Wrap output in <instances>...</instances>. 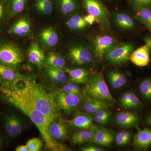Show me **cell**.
<instances>
[{"label":"cell","mask_w":151,"mask_h":151,"mask_svg":"<svg viewBox=\"0 0 151 151\" xmlns=\"http://www.w3.org/2000/svg\"><path fill=\"white\" fill-rule=\"evenodd\" d=\"M65 72L69 76L70 81L76 84H86L90 78V72L88 70L82 68L70 69L65 68Z\"/></svg>","instance_id":"18"},{"label":"cell","mask_w":151,"mask_h":151,"mask_svg":"<svg viewBox=\"0 0 151 151\" xmlns=\"http://www.w3.org/2000/svg\"><path fill=\"white\" fill-rule=\"evenodd\" d=\"M84 92L87 97L104 102L114 103L116 101L109 91L102 71L95 72L90 76Z\"/></svg>","instance_id":"4"},{"label":"cell","mask_w":151,"mask_h":151,"mask_svg":"<svg viewBox=\"0 0 151 151\" xmlns=\"http://www.w3.org/2000/svg\"><path fill=\"white\" fill-rule=\"evenodd\" d=\"M53 97L60 110H63L67 113H70L81 101L78 95L68 94L61 90L55 92Z\"/></svg>","instance_id":"10"},{"label":"cell","mask_w":151,"mask_h":151,"mask_svg":"<svg viewBox=\"0 0 151 151\" xmlns=\"http://www.w3.org/2000/svg\"><path fill=\"white\" fill-rule=\"evenodd\" d=\"M27 77L19 73L17 70L0 64V86L12 88L19 81Z\"/></svg>","instance_id":"11"},{"label":"cell","mask_w":151,"mask_h":151,"mask_svg":"<svg viewBox=\"0 0 151 151\" xmlns=\"http://www.w3.org/2000/svg\"><path fill=\"white\" fill-rule=\"evenodd\" d=\"M26 145L29 151H38L41 149L42 143L39 138H33L28 141Z\"/></svg>","instance_id":"36"},{"label":"cell","mask_w":151,"mask_h":151,"mask_svg":"<svg viewBox=\"0 0 151 151\" xmlns=\"http://www.w3.org/2000/svg\"><path fill=\"white\" fill-rule=\"evenodd\" d=\"M0 94L7 103L21 111L31 120L40 132L47 148L53 151L68 150L66 146L58 142L50 137L49 133L50 123L46 116L36 109L16 89L0 86Z\"/></svg>","instance_id":"1"},{"label":"cell","mask_w":151,"mask_h":151,"mask_svg":"<svg viewBox=\"0 0 151 151\" xmlns=\"http://www.w3.org/2000/svg\"><path fill=\"white\" fill-rule=\"evenodd\" d=\"M84 16L81 14L73 13L66 22L68 29L74 32H81L89 28L90 26L85 21Z\"/></svg>","instance_id":"19"},{"label":"cell","mask_w":151,"mask_h":151,"mask_svg":"<svg viewBox=\"0 0 151 151\" xmlns=\"http://www.w3.org/2000/svg\"><path fill=\"white\" fill-rule=\"evenodd\" d=\"M131 133L126 130H123L119 132L116 135L115 141L118 145L122 146H125L129 142L131 139Z\"/></svg>","instance_id":"33"},{"label":"cell","mask_w":151,"mask_h":151,"mask_svg":"<svg viewBox=\"0 0 151 151\" xmlns=\"http://www.w3.org/2000/svg\"><path fill=\"white\" fill-rule=\"evenodd\" d=\"M84 111L89 113H95L101 109L109 111L108 105L101 100L86 97L84 105Z\"/></svg>","instance_id":"25"},{"label":"cell","mask_w":151,"mask_h":151,"mask_svg":"<svg viewBox=\"0 0 151 151\" xmlns=\"http://www.w3.org/2000/svg\"><path fill=\"white\" fill-rule=\"evenodd\" d=\"M81 150L83 151H102L103 150L102 149L96 147V146L90 145L84 147L81 149Z\"/></svg>","instance_id":"45"},{"label":"cell","mask_w":151,"mask_h":151,"mask_svg":"<svg viewBox=\"0 0 151 151\" xmlns=\"http://www.w3.org/2000/svg\"><path fill=\"white\" fill-rule=\"evenodd\" d=\"M113 141V135L110 130L102 127L97 128L89 143H94L104 147H109Z\"/></svg>","instance_id":"16"},{"label":"cell","mask_w":151,"mask_h":151,"mask_svg":"<svg viewBox=\"0 0 151 151\" xmlns=\"http://www.w3.org/2000/svg\"><path fill=\"white\" fill-rule=\"evenodd\" d=\"M13 128L14 134L15 138L22 132L23 129V122L21 119L16 114L13 113Z\"/></svg>","instance_id":"35"},{"label":"cell","mask_w":151,"mask_h":151,"mask_svg":"<svg viewBox=\"0 0 151 151\" xmlns=\"http://www.w3.org/2000/svg\"><path fill=\"white\" fill-rule=\"evenodd\" d=\"M103 1H105L106 2L111 3L112 2L114 1L115 0H103Z\"/></svg>","instance_id":"49"},{"label":"cell","mask_w":151,"mask_h":151,"mask_svg":"<svg viewBox=\"0 0 151 151\" xmlns=\"http://www.w3.org/2000/svg\"><path fill=\"white\" fill-rule=\"evenodd\" d=\"M45 63L46 64L47 66L62 69L65 67V59L60 55L54 52H51L48 53L47 56L45 58Z\"/></svg>","instance_id":"28"},{"label":"cell","mask_w":151,"mask_h":151,"mask_svg":"<svg viewBox=\"0 0 151 151\" xmlns=\"http://www.w3.org/2000/svg\"><path fill=\"white\" fill-rule=\"evenodd\" d=\"M141 105V102L137 95L133 93L130 92L129 99L127 105V108H136Z\"/></svg>","instance_id":"38"},{"label":"cell","mask_w":151,"mask_h":151,"mask_svg":"<svg viewBox=\"0 0 151 151\" xmlns=\"http://www.w3.org/2000/svg\"><path fill=\"white\" fill-rule=\"evenodd\" d=\"M95 116L101 117V118H105V119H109L110 113L109 111L104 110V109H101L95 113Z\"/></svg>","instance_id":"41"},{"label":"cell","mask_w":151,"mask_h":151,"mask_svg":"<svg viewBox=\"0 0 151 151\" xmlns=\"http://www.w3.org/2000/svg\"><path fill=\"white\" fill-rule=\"evenodd\" d=\"M28 58L30 63L39 67L44 64L45 56L44 52L38 45L33 42L28 52Z\"/></svg>","instance_id":"20"},{"label":"cell","mask_w":151,"mask_h":151,"mask_svg":"<svg viewBox=\"0 0 151 151\" xmlns=\"http://www.w3.org/2000/svg\"><path fill=\"white\" fill-rule=\"evenodd\" d=\"M132 9L134 12L133 16L135 19L151 32V6Z\"/></svg>","instance_id":"21"},{"label":"cell","mask_w":151,"mask_h":151,"mask_svg":"<svg viewBox=\"0 0 151 151\" xmlns=\"http://www.w3.org/2000/svg\"><path fill=\"white\" fill-rule=\"evenodd\" d=\"M61 91L65 93L79 95L81 93V89L77 85L73 83H68L63 86Z\"/></svg>","instance_id":"37"},{"label":"cell","mask_w":151,"mask_h":151,"mask_svg":"<svg viewBox=\"0 0 151 151\" xmlns=\"http://www.w3.org/2000/svg\"><path fill=\"white\" fill-rule=\"evenodd\" d=\"M147 123L148 124L151 126V114L150 116H149L148 119H147Z\"/></svg>","instance_id":"48"},{"label":"cell","mask_w":151,"mask_h":151,"mask_svg":"<svg viewBox=\"0 0 151 151\" xmlns=\"http://www.w3.org/2000/svg\"><path fill=\"white\" fill-rule=\"evenodd\" d=\"M136 128L137 132L134 138L133 147L139 150H147L151 146V129L147 128L141 129L137 126Z\"/></svg>","instance_id":"12"},{"label":"cell","mask_w":151,"mask_h":151,"mask_svg":"<svg viewBox=\"0 0 151 151\" xmlns=\"http://www.w3.org/2000/svg\"><path fill=\"white\" fill-rule=\"evenodd\" d=\"M31 31V25L27 18H22L13 23L9 27L7 32L9 35L22 37L29 34Z\"/></svg>","instance_id":"14"},{"label":"cell","mask_w":151,"mask_h":151,"mask_svg":"<svg viewBox=\"0 0 151 151\" xmlns=\"http://www.w3.org/2000/svg\"><path fill=\"white\" fill-rule=\"evenodd\" d=\"M88 41L96 59L100 60L103 59L106 53L121 42L111 30L101 29L92 33L88 37Z\"/></svg>","instance_id":"3"},{"label":"cell","mask_w":151,"mask_h":151,"mask_svg":"<svg viewBox=\"0 0 151 151\" xmlns=\"http://www.w3.org/2000/svg\"><path fill=\"white\" fill-rule=\"evenodd\" d=\"M64 121L72 127L83 129H89L93 125V119L86 113H78L71 120Z\"/></svg>","instance_id":"22"},{"label":"cell","mask_w":151,"mask_h":151,"mask_svg":"<svg viewBox=\"0 0 151 151\" xmlns=\"http://www.w3.org/2000/svg\"><path fill=\"white\" fill-rule=\"evenodd\" d=\"M42 42L46 46L52 47L56 45L58 42V35L54 29L48 27L42 31L40 34Z\"/></svg>","instance_id":"24"},{"label":"cell","mask_w":151,"mask_h":151,"mask_svg":"<svg viewBox=\"0 0 151 151\" xmlns=\"http://www.w3.org/2000/svg\"><path fill=\"white\" fill-rule=\"evenodd\" d=\"M129 60L138 67H145L148 65L150 60V54L148 47L145 44L133 50Z\"/></svg>","instance_id":"13"},{"label":"cell","mask_w":151,"mask_h":151,"mask_svg":"<svg viewBox=\"0 0 151 151\" xmlns=\"http://www.w3.org/2000/svg\"><path fill=\"white\" fill-rule=\"evenodd\" d=\"M98 128L97 126L93 125L89 129L75 132L71 137V142L76 144L89 142Z\"/></svg>","instance_id":"23"},{"label":"cell","mask_w":151,"mask_h":151,"mask_svg":"<svg viewBox=\"0 0 151 151\" xmlns=\"http://www.w3.org/2000/svg\"><path fill=\"white\" fill-rule=\"evenodd\" d=\"M132 8L151 6V0H129Z\"/></svg>","instance_id":"39"},{"label":"cell","mask_w":151,"mask_h":151,"mask_svg":"<svg viewBox=\"0 0 151 151\" xmlns=\"http://www.w3.org/2000/svg\"><path fill=\"white\" fill-rule=\"evenodd\" d=\"M139 92L145 99L151 100V78H146L139 85Z\"/></svg>","instance_id":"32"},{"label":"cell","mask_w":151,"mask_h":151,"mask_svg":"<svg viewBox=\"0 0 151 151\" xmlns=\"http://www.w3.org/2000/svg\"><path fill=\"white\" fill-rule=\"evenodd\" d=\"M130 92H126L122 95L120 98V103L123 107L127 108L129 99Z\"/></svg>","instance_id":"40"},{"label":"cell","mask_w":151,"mask_h":151,"mask_svg":"<svg viewBox=\"0 0 151 151\" xmlns=\"http://www.w3.org/2000/svg\"><path fill=\"white\" fill-rule=\"evenodd\" d=\"M145 44L147 45L148 47L150 54V56H151V32H150V34L148 35L147 37L145 38Z\"/></svg>","instance_id":"46"},{"label":"cell","mask_w":151,"mask_h":151,"mask_svg":"<svg viewBox=\"0 0 151 151\" xmlns=\"http://www.w3.org/2000/svg\"><path fill=\"white\" fill-rule=\"evenodd\" d=\"M58 6L61 13L68 15L78 10L79 3L78 0H58Z\"/></svg>","instance_id":"26"},{"label":"cell","mask_w":151,"mask_h":151,"mask_svg":"<svg viewBox=\"0 0 151 151\" xmlns=\"http://www.w3.org/2000/svg\"><path fill=\"white\" fill-rule=\"evenodd\" d=\"M139 116L135 113L128 111H123L117 113L116 116V123L124 128L136 127L139 123Z\"/></svg>","instance_id":"17"},{"label":"cell","mask_w":151,"mask_h":151,"mask_svg":"<svg viewBox=\"0 0 151 151\" xmlns=\"http://www.w3.org/2000/svg\"><path fill=\"white\" fill-rule=\"evenodd\" d=\"M35 6L38 12L44 15H50L54 10L52 0H35Z\"/></svg>","instance_id":"29"},{"label":"cell","mask_w":151,"mask_h":151,"mask_svg":"<svg viewBox=\"0 0 151 151\" xmlns=\"http://www.w3.org/2000/svg\"><path fill=\"white\" fill-rule=\"evenodd\" d=\"M108 77L111 86L114 89L122 88L127 82V78L125 75L117 70L110 71L108 74Z\"/></svg>","instance_id":"27"},{"label":"cell","mask_w":151,"mask_h":151,"mask_svg":"<svg viewBox=\"0 0 151 151\" xmlns=\"http://www.w3.org/2000/svg\"><path fill=\"white\" fill-rule=\"evenodd\" d=\"M16 151H29L26 145L19 146L16 148Z\"/></svg>","instance_id":"47"},{"label":"cell","mask_w":151,"mask_h":151,"mask_svg":"<svg viewBox=\"0 0 151 151\" xmlns=\"http://www.w3.org/2000/svg\"><path fill=\"white\" fill-rule=\"evenodd\" d=\"M110 27L124 33H131L137 28V21L134 16L127 12L115 11L111 12Z\"/></svg>","instance_id":"8"},{"label":"cell","mask_w":151,"mask_h":151,"mask_svg":"<svg viewBox=\"0 0 151 151\" xmlns=\"http://www.w3.org/2000/svg\"><path fill=\"white\" fill-rule=\"evenodd\" d=\"M6 137H7L5 133L0 129V150H2L5 143Z\"/></svg>","instance_id":"44"},{"label":"cell","mask_w":151,"mask_h":151,"mask_svg":"<svg viewBox=\"0 0 151 151\" xmlns=\"http://www.w3.org/2000/svg\"><path fill=\"white\" fill-rule=\"evenodd\" d=\"M84 18L85 21L90 26H91L92 25L94 24L95 23H97V19L92 15L88 14L84 16Z\"/></svg>","instance_id":"42"},{"label":"cell","mask_w":151,"mask_h":151,"mask_svg":"<svg viewBox=\"0 0 151 151\" xmlns=\"http://www.w3.org/2000/svg\"><path fill=\"white\" fill-rule=\"evenodd\" d=\"M27 1V0H9L10 19L24 11Z\"/></svg>","instance_id":"31"},{"label":"cell","mask_w":151,"mask_h":151,"mask_svg":"<svg viewBox=\"0 0 151 151\" xmlns=\"http://www.w3.org/2000/svg\"><path fill=\"white\" fill-rule=\"evenodd\" d=\"M49 133L54 140L62 141L67 137L68 129L67 125L64 120H56L50 124Z\"/></svg>","instance_id":"15"},{"label":"cell","mask_w":151,"mask_h":151,"mask_svg":"<svg viewBox=\"0 0 151 151\" xmlns=\"http://www.w3.org/2000/svg\"><path fill=\"white\" fill-rule=\"evenodd\" d=\"M9 19V0H0V32Z\"/></svg>","instance_id":"30"},{"label":"cell","mask_w":151,"mask_h":151,"mask_svg":"<svg viewBox=\"0 0 151 151\" xmlns=\"http://www.w3.org/2000/svg\"><path fill=\"white\" fill-rule=\"evenodd\" d=\"M82 5L88 14L97 19L100 29L111 30L110 18L111 12L101 0H81Z\"/></svg>","instance_id":"6"},{"label":"cell","mask_w":151,"mask_h":151,"mask_svg":"<svg viewBox=\"0 0 151 151\" xmlns=\"http://www.w3.org/2000/svg\"><path fill=\"white\" fill-rule=\"evenodd\" d=\"M12 88L16 89L36 109L43 113L50 124L61 119L60 109L55 101L53 96L35 80L27 77L19 81Z\"/></svg>","instance_id":"2"},{"label":"cell","mask_w":151,"mask_h":151,"mask_svg":"<svg viewBox=\"0 0 151 151\" xmlns=\"http://www.w3.org/2000/svg\"><path fill=\"white\" fill-rule=\"evenodd\" d=\"M23 60L19 46L11 41L0 40V64L17 70Z\"/></svg>","instance_id":"5"},{"label":"cell","mask_w":151,"mask_h":151,"mask_svg":"<svg viewBox=\"0 0 151 151\" xmlns=\"http://www.w3.org/2000/svg\"><path fill=\"white\" fill-rule=\"evenodd\" d=\"M66 55L70 61L76 65H89L96 59L89 43L72 44L67 48Z\"/></svg>","instance_id":"7"},{"label":"cell","mask_w":151,"mask_h":151,"mask_svg":"<svg viewBox=\"0 0 151 151\" xmlns=\"http://www.w3.org/2000/svg\"><path fill=\"white\" fill-rule=\"evenodd\" d=\"M109 119H105V118H101L98 116H94L93 120L95 122L101 125H104L107 124Z\"/></svg>","instance_id":"43"},{"label":"cell","mask_w":151,"mask_h":151,"mask_svg":"<svg viewBox=\"0 0 151 151\" xmlns=\"http://www.w3.org/2000/svg\"><path fill=\"white\" fill-rule=\"evenodd\" d=\"M134 48V44L132 42H120L106 53L104 58L113 65L123 64L129 59Z\"/></svg>","instance_id":"9"},{"label":"cell","mask_w":151,"mask_h":151,"mask_svg":"<svg viewBox=\"0 0 151 151\" xmlns=\"http://www.w3.org/2000/svg\"><path fill=\"white\" fill-rule=\"evenodd\" d=\"M53 72L54 75L56 76L58 82L60 84H63L67 81V76L65 70H63L62 68H58L47 66Z\"/></svg>","instance_id":"34"}]
</instances>
